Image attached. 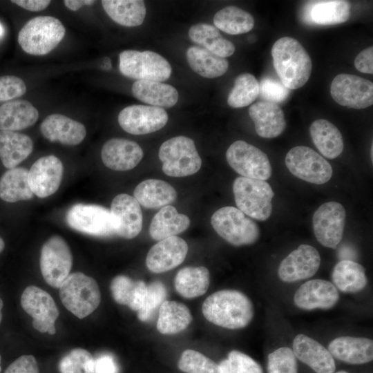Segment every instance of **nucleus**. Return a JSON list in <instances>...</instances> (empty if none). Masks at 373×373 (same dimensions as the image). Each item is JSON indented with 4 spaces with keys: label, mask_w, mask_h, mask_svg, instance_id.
<instances>
[{
    "label": "nucleus",
    "mask_w": 373,
    "mask_h": 373,
    "mask_svg": "<svg viewBox=\"0 0 373 373\" xmlns=\"http://www.w3.org/2000/svg\"><path fill=\"white\" fill-rule=\"evenodd\" d=\"M259 95L265 101L278 103L283 102L289 95L290 90L280 80L265 77L259 84Z\"/></svg>",
    "instance_id": "obj_49"
},
{
    "label": "nucleus",
    "mask_w": 373,
    "mask_h": 373,
    "mask_svg": "<svg viewBox=\"0 0 373 373\" xmlns=\"http://www.w3.org/2000/svg\"><path fill=\"white\" fill-rule=\"evenodd\" d=\"M213 23L219 29L229 35H240L249 32L254 26V19L247 11L236 7L228 6L217 12Z\"/></svg>",
    "instance_id": "obj_42"
},
{
    "label": "nucleus",
    "mask_w": 373,
    "mask_h": 373,
    "mask_svg": "<svg viewBox=\"0 0 373 373\" xmlns=\"http://www.w3.org/2000/svg\"><path fill=\"white\" fill-rule=\"evenodd\" d=\"M309 133L314 145L325 157L334 159L343 152L342 135L338 128L328 120H315L310 126Z\"/></svg>",
    "instance_id": "obj_33"
},
{
    "label": "nucleus",
    "mask_w": 373,
    "mask_h": 373,
    "mask_svg": "<svg viewBox=\"0 0 373 373\" xmlns=\"http://www.w3.org/2000/svg\"><path fill=\"white\" fill-rule=\"evenodd\" d=\"M26 92V86L21 78L14 75L0 77V102L21 97Z\"/></svg>",
    "instance_id": "obj_50"
},
{
    "label": "nucleus",
    "mask_w": 373,
    "mask_h": 373,
    "mask_svg": "<svg viewBox=\"0 0 373 373\" xmlns=\"http://www.w3.org/2000/svg\"><path fill=\"white\" fill-rule=\"evenodd\" d=\"M218 365L222 373H263L256 361L238 350L231 351Z\"/></svg>",
    "instance_id": "obj_46"
},
{
    "label": "nucleus",
    "mask_w": 373,
    "mask_h": 373,
    "mask_svg": "<svg viewBox=\"0 0 373 373\" xmlns=\"http://www.w3.org/2000/svg\"><path fill=\"white\" fill-rule=\"evenodd\" d=\"M350 4L343 0L309 1L303 8V21L310 25L328 26L347 21Z\"/></svg>",
    "instance_id": "obj_24"
},
{
    "label": "nucleus",
    "mask_w": 373,
    "mask_h": 373,
    "mask_svg": "<svg viewBox=\"0 0 373 373\" xmlns=\"http://www.w3.org/2000/svg\"><path fill=\"white\" fill-rule=\"evenodd\" d=\"M143 151L134 141L113 138L104 143L101 157L104 164L115 171H128L135 168L143 157Z\"/></svg>",
    "instance_id": "obj_22"
},
{
    "label": "nucleus",
    "mask_w": 373,
    "mask_h": 373,
    "mask_svg": "<svg viewBox=\"0 0 373 373\" xmlns=\"http://www.w3.org/2000/svg\"><path fill=\"white\" fill-rule=\"evenodd\" d=\"M94 373H118V367L109 354H103L95 359Z\"/></svg>",
    "instance_id": "obj_53"
},
{
    "label": "nucleus",
    "mask_w": 373,
    "mask_h": 373,
    "mask_svg": "<svg viewBox=\"0 0 373 373\" xmlns=\"http://www.w3.org/2000/svg\"><path fill=\"white\" fill-rule=\"evenodd\" d=\"M12 3L32 12H39L46 8L50 3L48 0H13Z\"/></svg>",
    "instance_id": "obj_54"
},
{
    "label": "nucleus",
    "mask_w": 373,
    "mask_h": 373,
    "mask_svg": "<svg viewBox=\"0 0 373 373\" xmlns=\"http://www.w3.org/2000/svg\"><path fill=\"white\" fill-rule=\"evenodd\" d=\"M178 367L186 373H222L218 364L193 350H186L182 352Z\"/></svg>",
    "instance_id": "obj_44"
},
{
    "label": "nucleus",
    "mask_w": 373,
    "mask_h": 373,
    "mask_svg": "<svg viewBox=\"0 0 373 373\" xmlns=\"http://www.w3.org/2000/svg\"><path fill=\"white\" fill-rule=\"evenodd\" d=\"M334 285L345 293H356L367 285L365 268L352 260H342L334 267L332 273Z\"/></svg>",
    "instance_id": "obj_38"
},
{
    "label": "nucleus",
    "mask_w": 373,
    "mask_h": 373,
    "mask_svg": "<svg viewBox=\"0 0 373 373\" xmlns=\"http://www.w3.org/2000/svg\"><path fill=\"white\" fill-rule=\"evenodd\" d=\"M3 33V28L2 26L0 24V36H1Z\"/></svg>",
    "instance_id": "obj_58"
},
{
    "label": "nucleus",
    "mask_w": 373,
    "mask_h": 373,
    "mask_svg": "<svg viewBox=\"0 0 373 373\" xmlns=\"http://www.w3.org/2000/svg\"><path fill=\"white\" fill-rule=\"evenodd\" d=\"M190 225L189 218L179 213L171 205L160 209L155 215L150 224L149 233L155 240H161L184 231Z\"/></svg>",
    "instance_id": "obj_31"
},
{
    "label": "nucleus",
    "mask_w": 373,
    "mask_h": 373,
    "mask_svg": "<svg viewBox=\"0 0 373 373\" xmlns=\"http://www.w3.org/2000/svg\"><path fill=\"white\" fill-rule=\"evenodd\" d=\"M339 299V293L333 283L323 279L304 283L294 296L295 305L300 309H327L334 307Z\"/></svg>",
    "instance_id": "obj_21"
},
{
    "label": "nucleus",
    "mask_w": 373,
    "mask_h": 373,
    "mask_svg": "<svg viewBox=\"0 0 373 373\" xmlns=\"http://www.w3.org/2000/svg\"><path fill=\"white\" fill-rule=\"evenodd\" d=\"M205 318L218 326L235 329L246 327L254 317V306L242 292L224 289L211 294L204 301Z\"/></svg>",
    "instance_id": "obj_1"
},
{
    "label": "nucleus",
    "mask_w": 373,
    "mask_h": 373,
    "mask_svg": "<svg viewBox=\"0 0 373 373\" xmlns=\"http://www.w3.org/2000/svg\"><path fill=\"white\" fill-rule=\"evenodd\" d=\"M110 287L113 298L118 304L127 305L134 311L142 307L147 291V285L142 280H133L119 275L113 279Z\"/></svg>",
    "instance_id": "obj_39"
},
{
    "label": "nucleus",
    "mask_w": 373,
    "mask_h": 373,
    "mask_svg": "<svg viewBox=\"0 0 373 373\" xmlns=\"http://www.w3.org/2000/svg\"><path fill=\"white\" fill-rule=\"evenodd\" d=\"M193 317L189 308L182 303L164 300L160 307L157 329L163 334H175L184 330Z\"/></svg>",
    "instance_id": "obj_37"
},
{
    "label": "nucleus",
    "mask_w": 373,
    "mask_h": 373,
    "mask_svg": "<svg viewBox=\"0 0 373 373\" xmlns=\"http://www.w3.org/2000/svg\"><path fill=\"white\" fill-rule=\"evenodd\" d=\"M285 164L293 175L310 183L323 184L332 176L330 164L308 146L291 149L286 155Z\"/></svg>",
    "instance_id": "obj_9"
},
{
    "label": "nucleus",
    "mask_w": 373,
    "mask_h": 373,
    "mask_svg": "<svg viewBox=\"0 0 373 373\" xmlns=\"http://www.w3.org/2000/svg\"><path fill=\"white\" fill-rule=\"evenodd\" d=\"M119 60V71L129 78L161 82L167 80L171 74L169 61L153 51L124 50Z\"/></svg>",
    "instance_id": "obj_8"
},
{
    "label": "nucleus",
    "mask_w": 373,
    "mask_h": 373,
    "mask_svg": "<svg viewBox=\"0 0 373 373\" xmlns=\"http://www.w3.org/2000/svg\"><path fill=\"white\" fill-rule=\"evenodd\" d=\"M330 93L338 104L362 109L373 104V84L361 77L342 73L332 82Z\"/></svg>",
    "instance_id": "obj_13"
},
{
    "label": "nucleus",
    "mask_w": 373,
    "mask_h": 373,
    "mask_svg": "<svg viewBox=\"0 0 373 373\" xmlns=\"http://www.w3.org/2000/svg\"><path fill=\"white\" fill-rule=\"evenodd\" d=\"M40 129L42 135L49 141L65 145H77L86 135L84 124L59 113L47 116L42 122Z\"/></svg>",
    "instance_id": "obj_25"
},
{
    "label": "nucleus",
    "mask_w": 373,
    "mask_h": 373,
    "mask_svg": "<svg viewBox=\"0 0 373 373\" xmlns=\"http://www.w3.org/2000/svg\"><path fill=\"white\" fill-rule=\"evenodd\" d=\"M257 134L264 138H274L285 129L286 120L283 110L274 102H258L249 108Z\"/></svg>",
    "instance_id": "obj_26"
},
{
    "label": "nucleus",
    "mask_w": 373,
    "mask_h": 373,
    "mask_svg": "<svg viewBox=\"0 0 373 373\" xmlns=\"http://www.w3.org/2000/svg\"><path fill=\"white\" fill-rule=\"evenodd\" d=\"M167 295L164 285L160 281H155L147 286V291L144 303L137 311V317L142 322L150 321L157 309L164 301Z\"/></svg>",
    "instance_id": "obj_47"
},
{
    "label": "nucleus",
    "mask_w": 373,
    "mask_h": 373,
    "mask_svg": "<svg viewBox=\"0 0 373 373\" xmlns=\"http://www.w3.org/2000/svg\"><path fill=\"white\" fill-rule=\"evenodd\" d=\"M73 256L66 242L59 236H51L43 245L40 254V269L45 281L59 288L70 274Z\"/></svg>",
    "instance_id": "obj_12"
},
{
    "label": "nucleus",
    "mask_w": 373,
    "mask_h": 373,
    "mask_svg": "<svg viewBox=\"0 0 373 373\" xmlns=\"http://www.w3.org/2000/svg\"><path fill=\"white\" fill-rule=\"evenodd\" d=\"M189 36L193 42L220 57H230L235 52L234 44L224 38L219 30L212 25H193L189 30Z\"/></svg>",
    "instance_id": "obj_36"
},
{
    "label": "nucleus",
    "mask_w": 373,
    "mask_h": 373,
    "mask_svg": "<svg viewBox=\"0 0 373 373\" xmlns=\"http://www.w3.org/2000/svg\"><path fill=\"white\" fill-rule=\"evenodd\" d=\"M320 265L321 256L317 249L303 244L281 261L278 274L284 282H296L313 276Z\"/></svg>",
    "instance_id": "obj_17"
},
{
    "label": "nucleus",
    "mask_w": 373,
    "mask_h": 373,
    "mask_svg": "<svg viewBox=\"0 0 373 373\" xmlns=\"http://www.w3.org/2000/svg\"><path fill=\"white\" fill-rule=\"evenodd\" d=\"M328 351L345 363L363 364L373 359V341L364 337L340 336L330 342Z\"/></svg>",
    "instance_id": "obj_27"
},
{
    "label": "nucleus",
    "mask_w": 373,
    "mask_h": 373,
    "mask_svg": "<svg viewBox=\"0 0 373 373\" xmlns=\"http://www.w3.org/2000/svg\"><path fill=\"white\" fill-rule=\"evenodd\" d=\"M4 247H5L4 241L1 238H0V253L3 250Z\"/></svg>",
    "instance_id": "obj_57"
},
{
    "label": "nucleus",
    "mask_w": 373,
    "mask_h": 373,
    "mask_svg": "<svg viewBox=\"0 0 373 373\" xmlns=\"http://www.w3.org/2000/svg\"><path fill=\"white\" fill-rule=\"evenodd\" d=\"M134 198L139 204L148 209H157L169 205L177 198L175 189L162 180L149 179L135 187Z\"/></svg>",
    "instance_id": "obj_30"
},
{
    "label": "nucleus",
    "mask_w": 373,
    "mask_h": 373,
    "mask_svg": "<svg viewBox=\"0 0 373 373\" xmlns=\"http://www.w3.org/2000/svg\"><path fill=\"white\" fill-rule=\"evenodd\" d=\"M166 111L160 107L135 104L122 109L118 115L119 126L133 135H144L163 128L168 122Z\"/></svg>",
    "instance_id": "obj_15"
},
{
    "label": "nucleus",
    "mask_w": 373,
    "mask_h": 373,
    "mask_svg": "<svg viewBox=\"0 0 373 373\" xmlns=\"http://www.w3.org/2000/svg\"><path fill=\"white\" fill-rule=\"evenodd\" d=\"M233 193L238 209L245 215L260 221L271 216L274 193L265 180L238 177L233 183Z\"/></svg>",
    "instance_id": "obj_5"
},
{
    "label": "nucleus",
    "mask_w": 373,
    "mask_h": 373,
    "mask_svg": "<svg viewBox=\"0 0 373 373\" xmlns=\"http://www.w3.org/2000/svg\"><path fill=\"white\" fill-rule=\"evenodd\" d=\"M229 166L242 177L266 180L271 175L267 155L258 148L243 140L234 142L226 152Z\"/></svg>",
    "instance_id": "obj_10"
},
{
    "label": "nucleus",
    "mask_w": 373,
    "mask_h": 373,
    "mask_svg": "<svg viewBox=\"0 0 373 373\" xmlns=\"http://www.w3.org/2000/svg\"><path fill=\"white\" fill-rule=\"evenodd\" d=\"M4 373H39V370L33 356L22 355L13 361Z\"/></svg>",
    "instance_id": "obj_51"
},
{
    "label": "nucleus",
    "mask_w": 373,
    "mask_h": 373,
    "mask_svg": "<svg viewBox=\"0 0 373 373\" xmlns=\"http://www.w3.org/2000/svg\"><path fill=\"white\" fill-rule=\"evenodd\" d=\"M61 161L55 155L38 159L28 171V183L33 194L44 198L55 193L63 176Z\"/></svg>",
    "instance_id": "obj_18"
},
{
    "label": "nucleus",
    "mask_w": 373,
    "mask_h": 373,
    "mask_svg": "<svg viewBox=\"0 0 373 373\" xmlns=\"http://www.w3.org/2000/svg\"><path fill=\"white\" fill-rule=\"evenodd\" d=\"M68 226L81 233L96 237L115 235L109 209L97 204H76L66 213Z\"/></svg>",
    "instance_id": "obj_11"
},
{
    "label": "nucleus",
    "mask_w": 373,
    "mask_h": 373,
    "mask_svg": "<svg viewBox=\"0 0 373 373\" xmlns=\"http://www.w3.org/2000/svg\"><path fill=\"white\" fill-rule=\"evenodd\" d=\"M3 300H2L1 298H0V323H1V320H2V313H1V309H2V308H3Z\"/></svg>",
    "instance_id": "obj_56"
},
{
    "label": "nucleus",
    "mask_w": 373,
    "mask_h": 373,
    "mask_svg": "<svg viewBox=\"0 0 373 373\" xmlns=\"http://www.w3.org/2000/svg\"><path fill=\"white\" fill-rule=\"evenodd\" d=\"M336 373H348V372H346V371L341 370V371L337 372Z\"/></svg>",
    "instance_id": "obj_60"
},
{
    "label": "nucleus",
    "mask_w": 373,
    "mask_h": 373,
    "mask_svg": "<svg viewBox=\"0 0 373 373\" xmlns=\"http://www.w3.org/2000/svg\"><path fill=\"white\" fill-rule=\"evenodd\" d=\"M345 218V210L339 202L332 201L321 204L312 219L317 240L325 247L336 249L343 238Z\"/></svg>",
    "instance_id": "obj_14"
},
{
    "label": "nucleus",
    "mask_w": 373,
    "mask_h": 373,
    "mask_svg": "<svg viewBox=\"0 0 373 373\" xmlns=\"http://www.w3.org/2000/svg\"><path fill=\"white\" fill-rule=\"evenodd\" d=\"M59 289L64 306L80 319L93 313L101 302L96 280L82 272L70 274Z\"/></svg>",
    "instance_id": "obj_3"
},
{
    "label": "nucleus",
    "mask_w": 373,
    "mask_h": 373,
    "mask_svg": "<svg viewBox=\"0 0 373 373\" xmlns=\"http://www.w3.org/2000/svg\"><path fill=\"white\" fill-rule=\"evenodd\" d=\"M188 245L182 238L172 236L160 240L149 251L146 265L152 272H166L180 265L185 259Z\"/></svg>",
    "instance_id": "obj_20"
},
{
    "label": "nucleus",
    "mask_w": 373,
    "mask_h": 373,
    "mask_svg": "<svg viewBox=\"0 0 373 373\" xmlns=\"http://www.w3.org/2000/svg\"><path fill=\"white\" fill-rule=\"evenodd\" d=\"M95 1L92 0H65L64 3L66 8L73 11H77L84 6H90Z\"/></svg>",
    "instance_id": "obj_55"
},
{
    "label": "nucleus",
    "mask_w": 373,
    "mask_h": 373,
    "mask_svg": "<svg viewBox=\"0 0 373 373\" xmlns=\"http://www.w3.org/2000/svg\"><path fill=\"white\" fill-rule=\"evenodd\" d=\"M210 274L204 267H186L178 271L174 285L178 293L186 298L204 294L209 286Z\"/></svg>",
    "instance_id": "obj_35"
},
{
    "label": "nucleus",
    "mask_w": 373,
    "mask_h": 373,
    "mask_svg": "<svg viewBox=\"0 0 373 373\" xmlns=\"http://www.w3.org/2000/svg\"><path fill=\"white\" fill-rule=\"evenodd\" d=\"M163 172L171 177H185L197 173L202 160L193 140L173 137L162 143L158 153Z\"/></svg>",
    "instance_id": "obj_6"
},
{
    "label": "nucleus",
    "mask_w": 373,
    "mask_h": 373,
    "mask_svg": "<svg viewBox=\"0 0 373 373\" xmlns=\"http://www.w3.org/2000/svg\"><path fill=\"white\" fill-rule=\"evenodd\" d=\"M211 223L216 232L234 246L249 245L260 237L257 224L234 207H224L213 213Z\"/></svg>",
    "instance_id": "obj_7"
},
{
    "label": "nucleus",
    "mask_w": 373,
    "mask_h": 373,
    "mask_svg": "<svg viewBox=\"0 0 373 373\" xmlns=\"http://www.w3.org/2000/svg\"><path fill=\"white\" fill-rule=\"evenodd\" d=\"M138 100L156 107L170 108L176 104L178 92L172 86L155 81H135L131 88Z\"/></svg>",
    "instance_id": "obj_29"
},
{
    "label": "nucleus",
    "mask_w": 373,
    "mask_h": 373,
    "mask_svg": "<svg viewBox=\"0 0 373 373\" xmlns=\"http://www.w3.org/2000/svg\"><path fill=\"white\" fill-rule=\"evenodd\" d=\"M28 183V171L23 167L6 171L0 178V198L8 202L28 200L33 198Z\"/></svg>",
    "instance_id": "obj_41"
},
{
    "label": "nucleus",
    "mask_w": 373,
    "mask_h": 373,
    "mask_svg": "<svg viewBox=\"0 0 373 373\" xmlns=\"http://www.w3.org/2000/svg\"><path fill=\"white\" fill-rule=\"evenodd\" d=\"M273 64L282 84L288 89H298L309 79L312 64L311 58L296 39L283 37L271 48Z\"/></svg>",
    "instance_id": "obj_2"
},
{
    "label": "nucleus",
    "mask_w": 373,
    "mask_h": 373,
    "mask_svg": "<svg viewBox=\"0 0 373 373\" xmlns=\"http://www.w3.org/2000/svg\"><path fill=\"white\" fill-rule=\"evenodd\" d=\"M372 149H373V146H372H372H371V160H372H372H373V159H372V157H373V155H373Z\"/></svg>",
    "instance_id": "obj_59"
},
{
    "label": "nucleus",
    "mask_w": 373,
    "mask_h": 373,
    "mask_svg": "<svg viewBox=\"0 0 373 373\" xmlns=\"http://www.w3.org/2000/svg\"><path fill=\"white\" fill-rule=\"evenodd\" d=\"M1 355H0V373H1Z\"/></svg>",
    "instance_id": "obj_61"
},
{
    "label": "nucleus",
    "mask_w": 373,
    "mask_h": 373,
    "mask_svg": "<svg viewBox=\"0 0 373 373\" xmlns=\"http://www.w3.org/2000/svg\"><path fill=\"white\" fill-rule=\"evenodd\" d=\"M354 66L363 73H373V48L372 46L362 50L354 59Z\"/></svg>",
    "instance_id": "obj_52"
},
{
    "label": "nucleus",
    "mask_w": 373,
    "mask_h": 373,
    "mask_svg": "<svg viewBox=\"0 0 373 373\" xmlns=\"http://www.w3.org/2000/svg\"><path fill=\"white\" fill-rule=\"evenodd\" d=\"M94 362L88 351L76 348L60 360L58 367L61 373H94Z\"/></svg>",
    "instance_id": "obj_45"
},
{
    "label": "nucleus",
    "mask_w": 373,
    "mask_h": 373,
    "mask_svg": "<svg viewBox=\"0 0 373 373\" xmlns=\"http://www.w3.org/2000/svg\"><path fill=\"white\" fill-rule=\"evenodd\" d=\"M102 4L112 20L126 27L141 25L146 13L144 2L140 0H103Z\"/></svg>",
    "instance_id": "obj_34"
},
{
    "label": "nucleus",
    "mask_w": 373,
    "mask_h": 373,
    "mask_svg": "<svg viewBox=\"0 0 373 373\" xmlns=\"http://www.w3.org/2000/svg\"><path fill=\"white\" fill-rule=\"evenodd\" d=\"M110 211L115 235L132 239L140 233L143 216L140 204L134 197L125 193L116 195L112 201Z\"/></svg>",
    "instance_id": "obj_19"
},
{
    "label": "nucleus",
    "mask_w": 373,
    "mask_h": 373,
    "mask_svg": "<svg viewBox=\"0 0 373 373\" xmlns=\"http://www.w3.org/2000/svg\"><path fill=\"white\" fill-rule=\"evenodd\" d=\"M296 358L310 367L316 373H334V357L320 343L304 335L298 334L292 343Z\"/></svg>",
    "instance_id": "obj_23"
},
{
    "label": "nucleus",
    "mask_w": 373,
    "mask_h": 373,
    "mask_svg": "<svg viewBox=\"0 0 373 373\" xmlns=\"http://www.w3.org/2000/svg\"><path fill=\"white\" fill-rule=\"evenodd\" d=\"M268 373H298L296 358L291 349L280 347L268 355Z\"/></svg>",
    "instance_id": "obj_48"
},
{
    "label": "nucleus",
    "mask_w": 373,
    "mask_h": 373,
    "mask_svg": "<svg viewBox=\"0 0 373 373\" xmlns=\"http://www.w3.org/2000/svg\"><path fill=\"white\" fill-rule=\"evenodd\" d=\"M187 61L191 69L206 78L223 75L228 69L229 62L204 48L191 46L186 51Z\"/></svg>",
    "instance_id": "obj_40"
},
{
    "label": "nucleus",
    "mask_w": 373,
    "mask_h": 373,
    "mask_svg": "<svg viewBox=\"0 0 373 373\" xmlns=\"http://www.w3.org/2000/svg\"><path fill=\"white\" fill-rule=\"evenodd\" d=\"M33 142L27 135L0 131V159L7 169L15 168L32 153Z\"/></svg>",
    "instance_id": "obj_32"
},
{
    "label": "nucleus",
    "mask_w": 373,
    "mask_h": 373,
    "mask_svg": "<svg viewBox=\"0 0 373 373\" xmlns=\"http://www.w3.org/2000/svg\"><path fill=\"white\" fill-rule=\"evenodd\" d=\"M259 92V83L253 75L240 74L235 79L227 103L232 108L247 106L258 97Z\"/></svg>",
    "instance_id": "obj_43"
},
{
    "label": "nucleus",
    "mask_w": 373,
    "mask_h": 373,
    "mask_svg": "<svg viewBox=\"0 0 373 373\" xmlns=\"http://www.w3.org/2000/svg\"><path fill=\"white\" fill-rule=\"evenodd\" d=\"M38 117L37 109L27 100L6 102L0 106V131L25 129L32 126Z\"/></svg>",
    "instance_id": "obj_28"
},
{
    "label": "nucleus",
    "mask_w": 373,
    "mask_h": 373,
    "mask_svg": "<svg viewBox=\"0 0 373 373\" xmlns=\"http://www.w3.org/2000/svg\"><path fill=\"white\" fill-rule=\"evenodd\" d=\"M23 309L33 318L32 325L37 331L45 333L55 327L59 310L52 296L36 286L27 287L21 296Z\"/></svg>",
    "instance_id": "obj_16"
},
{
    "label": "nucleus",
    "mask_w": 373,
    "mask_h": 373,
    "mask_svg": "<svg viewBox=\"0 0 373 373\" xmlns=\"http://www.w3.org/2000/svg\"><path fill=\"white\" fill-rule=\"evenodd\" d=\"M65 32V28L58 19L38 16L27 21L19 30L18 42L25 52L44 55L60 43Z\"/></svg>",
    "instance_id": "obj_4"
}]
</instances>
